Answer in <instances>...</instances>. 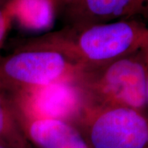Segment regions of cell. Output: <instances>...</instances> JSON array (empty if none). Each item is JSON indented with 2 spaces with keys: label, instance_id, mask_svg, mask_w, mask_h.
Returning <instances> with one entry per match:
<instances>
[{
  "label": "cell",
  "instance_id": "obj_2",
  "mask_svg": "<svg viewBox=\"0 0 148 148\" xmlns=\"http://www.w3.org/2000/svg\"><path fill=\"white\" fill-rule=\"evenodd\" d=\"M146 48L108 64L80 69L71 80L85 107L122 106L147 116Z\"/></svg>",
  "mask_w": 148,
  "mask_h": 148
},
{
  "label": "cell",
  "instance_id": "obj_3",
  "mask_svg": "<svg viewBox=\"0 0 148 148\" xmlns=\"http://www.w3.org/2000/svg\"><path fill=\"white\" fill-rule=\"evenodd\" d=\"M81 69L58 50L29 41L0 60V90L13 94L70 80Z\"/></svg>",
  "mask_w": 148,
  "mask_h": 148
},
{
  "label": "cell",
  "instance_id": "obj_7",
  "mask_svg": "<svg viewBox=\"0 0 148 148\" xmlns=\"http://www.w3.org/2000/svg\"><path fill=\"white\" fill-rule=\"evenodd\" d=\"M145 0H72L65 4L68 27H84L130 19L141 14Z\"/></svg>",
  "mask_w": 148,
  "mask_h": 148
},
{
  "label": "cell",
  "instance_id": "obj_15",
  "mask_svg": "<svg viewBox=\"0 0 148 148\" xmlns=\"http://www.w3.org/2000/svg\"><path fill=\"white\" fill-rule=\"evenodd\" d=\"M8 1L9 0H0V3H2L3 4H4V5H6L8 3Z\"/></svg>",
  "mask_w": 148,
  "mask_h": 148
},
{
  "label": "cell",
  "instance_id": "obj_6",
  "mask_svg": "<svg viewBox=\"0 0 148 148\" xmlns=\"http://www.w3.org/2000/svg\"><path fill=\"white\" fill-rule=\"evenodd\" d=\"M16 110L23 132L32 147L91 148L79 127L72 122L32 116Z\"/></svg>",
  "mask_w": 148,
  "mask_h": 148
},
{
  "label": "cell",
  "instance_id": "obj_13",
  "mask_svg": "<svg viewBox=\"0 0 148 148\" xmlns=\"http://www.w3.org/2000/svg\"><path fill=\"white\" fill-rule=\"evenodd\" d=\"M0 148H12L10 147H8V146H7L5 144H3V143H0Z\"/></svg>",
  "mask_w": 148,
  "mask_h": 148
},
{
  "label": "cell",
  "instance_id": "obj_12",
  "mask_svg": "<svg viewBox=\"0 0 148 148\" xmlns=\"http://www.w3.org/2000/svg\"><path fill=\"white\" fill-rule=\"evenodd\" d=\"M140 15H143L146 19L148 20V0H145L144 4H143V10Z\"/></svg>",
  "mask_w": 148,
  "mask_h": 148
},
{
  "label": "cell",
  "instance_id": "obj_8",
  "mask_svg": "<svg viewBox=\"0 0 148 148\" xmlns=\"http://www.w3.org/2000/svg\"><path fill=\"white\" fill-rule=\"evenodd\" d=\"M58 0H9L6 4L11 19L22 28L43 32L53 27Z\"/></svg>",
  "mask_w": 148,
  "mask_h": 148
},
{
  "label": "cell",
  "instance_id": "obj_16",
  "mask_svg": "<svg viewBox=\"0 0 148 148\" xmlns=\"http://www.w3.org/2000/svg\"><path fill=\"white\" fill-rule=\"evenodd\" d=\"M31 148H34V147H31Z\"/></svg>",
  "mask_w": 148,
  "mask_h": 148
},
{
  "label": "cell",
  "instance_id": "obj_10",
  "mask_svg": "<svg viewBox=\"0 0 148 148\" xmlns=\"http://www.w3.org/2000/svg\"><path fill=\"white\" fill-rule=\"evenodd\" d=\"M11 20L10 16L6 9V6L0 3V45L5 39Z\"/></svg>",
  "mask_w": 148,
  "mask_h": 148
},
{
  "label": "cell",
  "instance_id": "obj_5",
  "mask_svg": "<svg viewBox=\"0 0 148 148\" xmlns=\"http://www.w3.org/2000/svg\"><path fill=\"white\" fill-rule=\"evenodd\" d=\"M8 95L16 110L21 113L73 123L85 107L79 90L71 79Z\"/></svg>",
  "mask_w": 148,
  "mask_h": 148
},
{
  "label": "cell",
  "instance_id": "obj_1",
  "mask_svg": "<svg viewBox=\"0 0 148 148\" xmlns=\"http://www.w3.org/2000/svg\"><path fill=\"white\" fill-rule=\"evenodd\" d=\"M30 42L56 49L82 68L108 64L148 46V28L133 19L66 27Z\"/></svg>",
  "mask_w": 148,
  "mask_h": 148
},
{
  "label": "cell",
  "instance_id": "obj_11",
  "mask_svg": "<svg viewBox=\"0 0 148 148\" xmlns=\"http://www.w3.org/2000/svg\"><path fill=\"white\" fill-rule=\"evenodd\" d=\"M145 61H146V97H147L148 117V46L145 49Z\"/></svg>",
  "mask_w": 148,
  "mask_h": 148
},
{
  "label": "cell",
  "instance_id": "obj_14",
  "mask_svg": "<svg viewBox=\"0 0 148 148\" xmlns=\"http://www.w3.org/2000/svg\"><path fill=\"white\" fill-rule=\"evenodd\" d=\"M72 0H58V3H64V4H66V3H69V2H71Z\"/></svg>",
  "mask_w": 148,
  "mask_h": 148
},
{
  "label": "cell",
  "instance_id": "obj_9",
  "mask_svg": "<svg viewBox=\"0 0 148 148\" xmlns=\"http://www.w3.org/2000/svg\"><path fill=\"white\" fill-rule=\"evenodd\" d=\"M0 143L12 148H31L10 95L0 90Z\"/></svg>",
  "mask_w": 148,
  "mask_h": 148
},
{
  "label": "cell",
  "instance_id": "obj_4",
  "mask_svg": "<svg viewBox=\"0 0 148 148\" xmlns=\"http://www.w3.org/2000/svg\"><path fill=\"white\" fill-rule=\"evenodd\" d=\"M75 124L91 148H148V118L122 106L84 107Z\"/></svg>",
  "mask_w": 148,
  "mask_h": 148
}]
</instances>
